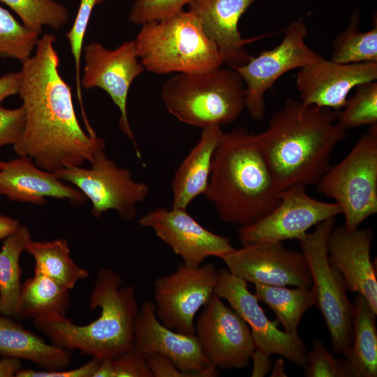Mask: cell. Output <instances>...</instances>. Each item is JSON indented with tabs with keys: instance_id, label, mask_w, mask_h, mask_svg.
Instances as JSON below:
<instances>
[{
	"instance_id": "obj_46",
	"label": "cell",
	"mask_w": 377,
	"mask_h": 377,
	"mask_svg": "<svg viewBox=\"0 0 377 377\" xmlns=\"http://www.w3.org/2000/svg\"><path fill=\"white\" fill-rule=\"evenodd\" d=\"M271 377H286L285 364L283 358H279L275 362L270 375Z\"/></svg>"
},
{
	"instance_id": "obj_20",
	"label": "cell",
	"mask_w": 377,
	"mask_h": 377,
	"mask_svg": "<svg viewBox=\"0 0 377 377\" xmlns=\"http://www.w3.org/2000/svg\"><path fill=\"white\" fill-rule=\"evenodd\" d=\"M373 237L370 228L334 227L327 248L329 263L341 273L347 289L362 295L377 314L376 272L370 257Z\"/></svg>"
},
{
	"instance_id": "obj_32",
	"label": "cell",
	"mask_w": 377,
	"mask_h": 377,
	"mask_svg": "<svg viewBox=\"0 0 377 377\" xmlns=\"http://www.w3.org/2000/svg\"><path fill=\"white\" fill-rule=\"evenodd\" d=\"M39 33L19 22L0 6V57L24 62L31 56Z\"/></svg>"
},
{
	"instance_id": "obj_3",
	"label": "cell",
	"mask_w": 377,
	"mask_h": 377,
	"mask_svg": "<svg viewBox=\"0 0 377 377\" xmlns=\"http://www.w3.org/2000/svg\"><path fill=\"white\" fill-rule=\"evenodd\" d=\"M279 193L256 135L244 127L223 132L204 193L220 219L232 225L253 224L277 205Z\"/></svg>"
},
{
	"instance_id": "obj_34",
	"label": "cell",
	"mask_w": 377,
	"mask_h": 377,
	"mask_svg": "<svg viewBox=\"0 0 377 377\" xmlns=\"http://www.w3.org/2000/svg\"><path fill=\"white\" fill-rule=\"evenodd\" d=\"M312 349L306 353L304 374L306 377H354L345 359H338L319 339H313Z\"/></svg>"
},
{
	"instance_id": "obj_40",
	"label": "cell",
	"mask_w": 377,
	"mask_h": 377,
	"mask_svg": "<svg viewBox=\"0 0 377 377\" xmlns=\"http://www.w3.org/2000/svg\"><path fill=\"white\" fill-rule=\"evenodd\" d=\"M153 377H190L165 355L155 353L146 359Z\"/></svg>"
},
{
	"instance_id": "obj_22",
	"label": "cell",
	"mask_w": 377,
	"mask_h": 377,
	"mask_svg": "<svg viewBox=\"0 0 377 377\" xmlns=\"http://www.w3.org/2000/svg\"><path fill=\"white\" fill-rule=\"evenodd\" d=\"M29 156L5 162L0 169V195L9 200L43 205L46 198L68 199L75 205L87 198L77 188L63 182L53 172L35 165Z\"/></svg>"
},
{
	"instance_id": "obj_7",
	"label": "cell",
	"mask_w": 377,
	"mask_h": 377,
	"mask_svg": "<svg viewBox=\"0 0 377 377\" xmlns=\"http://www.w3.org/2000/svg\"><path fill=\"white\" fill-rule=\"evenodd\" d=\"M318 191L332 198L343 214L344 226L359 228L377 212V125L357 141L339 163L318 182Z\"/></svg>"
},
{
	"instance_id": "obj_21",
	"label": "cell",
	"mask_w": 377,
	"mask_h": 377,
	"mask_svg": "<svg viewBox=\"0 0 377 377\" xmlns=\"http://www.w3.org/2000/svg\"><path fill=\"white\" fill-rule=\"evenodd\" d=\"M256 0H191L188 10L200 21L206 34L215 43L223 64L234 70L251 58L245 46L270 34L242 38L239 21Z\"/></svg>"
},
{
	"instance_id": "obj_44",
	"label": "cell",
	"mask_w": 377,
	"mask_h": 377,
	"mask_svg": "<svg viewBox=\"0 0 377 377\" xmlns=\"http://www.w3.org/2000/svg\"><path fill=\"white\" fill-rule=\"evenodd\" d=\"M20 226L16 219L0 214V239H4Z\"/></svg>"
},
{
	"instance_id": "obj_17",
	"label": "cell",
	"mask_w": 377,
	"mask_h": 377,
	"mask_svg": "<svg viewBox=\"0 0 377 377\" xmlns=\"http://www.w3.org/2000/svg\"><path fill=\"white\" fill-rule=\"evenodd\" d=\"M214 294L226 300L250 326L256 349L279 355L299 367L305 365L306 348L303 341L299 335L279 330L276 322L269 320L255 294L249 290L246 281L228 269H221Z\"/></svg>"
},
{
	"instance_id": "obj_36",
	"label": "cell",
	"mask_w": 377,
	"mask_h": 377,
	"mask_svg": "<svg viewBox=\"0 0 377 377\" xmlns=\"http://www.w3.org/2000/svg\"><path fill=\"white\" fill-rule=\"evenodd\" d=\"M191 0H133L129 20L143 24L154 20L169 18L182 11Z\"/></svg>"
},
{
	"instance_id": "obj_42",
	"label": "cell",
	"mask_w": 377,
	"mask_h": 377,
	"mask_svg": "<svg viewBox=\"0 0 377 377\" xmlns=\"http://www.w3.org/2000/svg\"><path fill=\"white\" fill-rule=\"evenodd\" d=\"M253 361L252 377H264L272 369V360L270 355L255 348L251 358Z\"/></svg>"
},
{
	"instance_id": "obj_25",
	"label": "cell",
	"mask_w": 377,
	"mask_h": 377,
	"mask_svg": "<svg viewBox=\"0 0 377 377\" xmlns=\"http://www.w3.org/2000/svg\"><path fill=\"white\" fill-rule=\"evenodd\" d=\"M70 305L69 289L34 272L31 278L22 284L13 318L35 321L65 318Z\"/></svg>"
},
{
	"instance_id": "obj_4",
	"label": "cell",
	"mask_w": 377,
	"mask_h": 377,
	"mask_svg": "<svg viewBox=\"0 0 377 377\" xmlns=\"http://www.w3.org/2000/svg\"><path fill=\"white\" fill-rule=\"evenodd\" d=\"M121 276L110 268L101 269L89 297L91 310L101 309L100 316L85 325L66 317L33 321L52 344L68 350H77L98 358H114L133 348L134 325L139 307L135 288L122 286Z\"/></svg>"
},
{
	"instance_id": "obj_45",
	"label": "cell",
	"mask_w": 377,
	"mask_h": 377,
	"mask_svg": "<svg viewBox=\"0 0 377 377\" xmlns=\"http://www.w3.org/2000/svg\"><path fill=\"white\" fill-rule=\"evenodd\" d=\"M112 359L101 358L98 367L93 377H114Z\"/></svg>"
},
{
	"instance_id": "obj_13",
	"label": "cell",
	"mask_w": 377,
	"mask_h": 377,
	"mask_svg": "<svg viewBox=\"0 0 377 377\" xmlns=\"http://www.w3.org/2000/svg\"><path fill=\"white\" fill-rule=\"evenodd\" d=\"M84 59L81 87L87 89L98 87L110 96L120 112L119 127L132 141L137 156L141 159L127 113L130 87L145 71L138 60L135 40L125 41L114 50H108L98 42L90 43L84 47Z\"/></svg>"
},
{
	"instance_id": "obj_30",
	"label": "cell",
	"mask_w": 377,
	"mask_h": 377,
	"mask_svg": "<svg viewBox=\"0 0 377 377\" xmlns=\"http://www.w3.org/2000/svg\"><path fill=\"white\" fill-rule=\"evenodd\" d=\"M367 31L360 29V11L355 9L348 26L333 42L331 60L340 64L377 62V19Z\"/></svg>"
},
{
	"instance_id": "obj_39",
	"label": "cell",
	"mask_w": 377,
	"mask_h": 377,
	"mask_svg": "<svg viewBox=\"0 0 377 377\" xmlns=\"http://www.w3.org/2000/svg\"><path fill=\"white\" fill-rule=\"evenodd\" d=\"M101 358L92 357L84 364L73 369L55 371H35L31 369H21L17 377H93L100 363Z\"/></svg>"
},
{
	"instance_id": "obj_2",
	"label": "cell",
	"mask_w": 377,
	"mask_h": 377,
	"mask_svg": "<svg viewBox=\"0 0 377 377\" xmlns=\"http://www.w3.org/2000/svg\"><path fill=\"white\" fill-rule=\"evenodd\" d=\"M338 113L288 98L267 128L256 135L280 191L316 184L330 168L335 147L348 135L337 121Z\"/></svg>"
},
{
	"instance_id": "obj_15",
	"label": "cell",
	"mask_w": 377,
	"mask_h": 377,
	"mask_svg": "<svg viewBox=\"0 0 377 377\" xmlns=\"http://www.w3.org/2000/svg\"><path fill=\"white\" fill-rule=\"evenodd\" d=\"M233 275L267 286L310 288V271L302 251L281 242H260L234 249L221 258Z\"/></svg>"
},
{
	"instance_id": "obj_5",
	"label": "cell",
	"mask_w": 377,
	"mask_h": 377,
	"mask_svg": "<svg viewBox=\"0 0 377 377\" xmlns=\"http://www.w3.org/2000/svg\"><path fill=\"white\" fill-rule=\"evenodd\" d=\"M135 40L142 65L154 73H202L223 64L217 45L188 10L142 24Z\"/></svg>"
},
{
	"instance_id": "obj_31",
	"label": "cell",
	"mask_w": 377,
	"mask_h": 377,
	"mask_svg": "<svg viewBox=\"0 0 377 377\" xmlns=\"http://www.w3.org/2000/svg\"><path fill=\"white\" fill-rule=\"evenodd\" d=\"M20 17L29 29L41 33L45 26L59 29L67 22V8L53 0H0Z\"/></svg>"
},
{
	"instance_id": "obj_11",
	"label": "cell",
	"mask_w": 377,
	"mask_h": 377,
	"mask_svg": "<svg viewBox=\"0 0 377 377\" xmlns=\"http://www.w3.org/2000/svg\"><path fill=\"white\" fill-rule=\"evenodd\" d=\"M219 271L212 263L199 266L180 263L175 271L154 283L156 313L167 327L195 334L194 318L214 294Z\"/></svg>"
},
{
	"instance_id": "obj_23",
	"label": "cell",
	"mask_w": 377,
	"mask_h": 377,
	"mask_svg": "<svg viewBox=\"0 0 377 377\" xmlns=\"http://www.w3.org/2000/svg\"><path fill=\"white\" fill-rule=\"evenodd\" d=\"M223 131L214 124L202 128L200 138L177 169L172 181V207L186 209L205 193L214 151Z\"/></svg>"
},
{
	"instance_id": "obj_12",
	"label": "cell",
	"mask_w": 377,
	"mask_h": 377,
	"mask_svg": "<svg viewBox=\"0 0 377 377\" xmlns=\"http://www.w3.org/2000/svg\"><path fill=\"white\" fill-rule=\"evenodd\" d=\"M277 205L257 222L240 226L242 245L260 242H282L304 238L311 227L341 214L335 202L315 199L304 186H293L279 193Z\"/></svg>"
},
{
	"instance_id": "obj_8",
	"label": "cell",
	"mask_w": 377,
	"mask_h": 377,
	"mask_svg": "<svg viewBox=\"0 0 377 377\" xmlns=\"http://www.w3.org/2000/svg\"><path fill=\"white\" fill-rule=\"evenodd\" d=\"M335 218L317 224L300 243L310 271L316 306L326 323L332 349L346 358L353 343V303L341 273L329 263L327 248Z\"/></svg>"
},
{
	"instance_id": "obj_16",
	"label": "cell",
	"mask_w": 377,
	"mask_h": 377,
	"mask_svg": "<svg viewBox=\"0 0 377 377\" xmlns=\"http://www.w3.org/2000/svg\"><path fill=\"white\" fill-rule=\"evenodd\" d=\"M134 351L146 360L158 353L190 377H216L219 370L204 355L195 334L172 330L161 323L153 301L144 302L134 325Z\"/></svg>"
},
{
	"instance_id": "obj_27",
	"label": "cell",
	"mask_w": 377,
	"mask_h": 377,
	"mask_svg": "<svg viewBox=\"0 0 377 377\" xmlns=\"http://www.w3.org/2000/svg\"><path fill=\"white\" fill-rule=\"evenodd\" d=\"M31 237L28 228L20 226L3 239L0 251V314L13 318L21 290L20 258Z\"/></svg>"
},
{
	"instance_id": "obj_38",
	"label": "cell",
	"mask_w": 377,
	"mask_h": 377,
	"mask_svg": "<svg viewBox=\"0 0 377 377\" xmlns=\"http://www.w3.org/2000/svg\"><path fill=\"white\" fill-rule=\"evenodd\" d=\"M114 377H153L146 360L133 349L112 358Z\"/></svg>"
},
{
	"instance_id": "obj_41",
	"label": "cell",
	"mask_w": 377,
	"mask_h": 377,
	"mask_svg": "<svg viewBox=\"0 0 377 377\" xmlns=\"http://www.w3.org/2000/svg\"><path fill=\"white\" fill-rule=\"evenodd\" d=\"M20 73H8L0 77V105L7 97L18 94Z\"/></svg>"
},
{
	"instance_id": "obj_10",
	"label": "cell",
	"mask_w": 377,
	"mask_h": 377,
	"mask_svg": "<svg viewBox=\"0 0 377 377\" xmlns=\"http://www.w3.org/2000/svg\"><path fill=\"white\" fill-rule=\"evenodd\" d=\"M307 32L302 20L290 22L279 45L256 57H251L246 64L236 69L246 86L245 109L255 121L264 119L265 93L281 76L323 58L306 43Z\"/></svg>"
},
{
	"instance_id": "obj_9",
	"label": "cell",
	"mask_w": 377,
	"mask_h": 377,
	"mask_svg": "<svg viewBox=\"0 0 377 377\" xmlns=\"http://www.w3.org/2000/svg\"><path fill=\"white\" fill-rule=\"evenodd\" d=\"M102 138L95 149L89 168L70 165L54 175L73 184L92 205L91 213L99 218L108 210L116 211L121 219L132 221L137 215L136 205L149 192L147 184L136 182L128 169L118 167L105 153Z\"/></svg>"
},
{
	"instance_id": "obj_47",
	"label": "cell",
	"mask_w": 377,
	"mask_h": 377,
	"mask_svg": "<svg viewBox=\"0 0 377 377\" xmlns=\"http://www.w3.org/2000/svg\"><path fill=\"white\" fill-rule=\"evenodd\" d=\"M4 163L3 161H2L1 159H0V169L3 167V165H4Z\"/></svg>"
},
{
	"instance_id": "obj_26",
	"label": "cell",
	"mask_w": 377,
	"mask_h": 377,
	"mask_svg": "<svg viewBox=\"0 0 377 377\" xmlns=\"http://www.w3.org/2000/svg\"><path fill=\"white\" fill-rule=\"evenodd\" d=\"M376 314L357 293L353 302V343L346 358L354 377L377 376Z\"/></svg>"
},
{
	"instance_id": "obj_33",
	"label": "cell",
	"mask_w": 377,
	"mask_h": 377,
	"mask_svg": "<svg viewBox=\"0 0 377 377\" xmlns=\"http://www.w3.org/2000/svg\"><path fill=\"white\" fill-rule=\"evenodd\" d=\"M337 121L346 129L361 126L377 125V82L356 87L355 94L347 98Z\"/></svg>"
},
{
	"instance_id": "obj_19",
	"label": "cell",
	"mask_w": 377,
	"mask_h": 377,
	"mask_svg": "<svg viewBox=\"0 0 377 377\" xmlns=\"http://www.w3.org/2000/svg\"><path fill=\"white\" fill-rule=\"evenodd\" d=\"M376 79L377 62L340 64L323 57L301 68L295 82L302 103L339 111L352 89Z\"/></svg>"
},
{
	"instance_id": "obj_37",
	"label": "cell",
	"mask_w": 377,
	"mask_h": 377,
	"mask_svg": "<svg viewBox=\"0 0 377 377\" xmlns=\"http://www.w3.org/2000/svg\"><path fill=\"white\" fill-rule=\"evenodd\" d=\"M24 125L25 113L22 106L7 109L0 105V147L17 143L23 134Z\"/></svg>"
},
{
	"instance_id": "obj_43",
	"label": "cell",
	"mask_w": 377,
	"mask_h": 377,
	"mask_svg": "<svg viewBox=\"0 0 377 377\" xmlns=\"http://www.w3.org/2000/svg\"><path fill=\"white\" fill-rule=\"evenodd\" d=\"M22 369L20 359L12 357H2L0 360V377L15 376Z\"/></svg>"
},
{
	"instance_id": "obj_35",
	"label": "cell",
	"mask_w": 377,
	"mask_h": 377,
	"mask_svg": "<svg viewBox=\"0 0 377 377\" xmlns=\"http://www.w3.org/2000/svg\"><path fill=\"white\" fill-rule=\"evenodd\" d=\"M105 0H80L77 15L72 27L66 34L71 51L75 61L76 91L81 106L83 119H86L84 111L81 87V56L84 38L94 8Z\"/></svg>"
},
{
	"instance_id": "obj_14",
	"label": "cell",
	"mask_w": 377,
	"mask_h": 377,
	"mask_svg": "<svg viewBox=\"0 0 377 377\" xmlns=\"http://www.w3.org/2000/svg\"><path fill=\"white\" fill-rule=\"evenodd\" d=\"M203 307L195 327L205 357L217 369L246 367L256 348L248 324L215 294Z\"/></svg>"
},
{
	"instance_id": "obj_1",
	"label": "cell",
	"mask_w": 377,
	"mask_h": 377,
	"mask_svg": "<svg viewBox=\"0 0 377 377\" xmlns=\"http://www.w3.org/2000/svg\"><path fill=\"white\" fill-rule=\"evenodd\" d=\"M51 34L39 38L36 52L24 62L18 95L25 113L23 134L15 145L40 168L55 172L91 162L102 139L87 134L77 118L71 87L59 73L60 59Z\"/></svg>"
},
{
	"instance_id": "obj_18",
	"label": "cell",
	"mask_w": 377,
	"mask_h": 377,
	"mask_svg": "<svg viewBox=\"0 0 377 377\" xmlns=\"http://www.w3.org/2000/svg\"><path fill=\"white\" fill-rule=\"evenodd\" d=\"M139 223L151 228L188 265L199 266L212 256L221 259L235 249L229 238L203 227L186 209L157 208L143 215Z\"/></svg>"
},
{
	"instance_id": "obj_24",
	"label": "cell",
	"mask_w": 377,
	"mask_h": 377,
	"mask_svg": "<svg viewBox=\"0 0 377 377\" xmlns=\"http://www.w3.org/2000/svg\"><path fill=\"white\" fill-rule=\"evenodd\" d=\"M0 355L27 360L47 371L65 369L72 358L70 350L48 344L10 317L4 316H0Z\"/></svg>"
},
{
	"instance_id": "obj_28",
	"label": "cell",
	"mask_w": 377,
	"mask_h": 377,
	"mask_svg": "<svg viewBox=\"0 0 377 377\" xmlns=\"http://www.w3.org/2000/svg\"><path fill=\"white\" fill-rule=\"evenodd\" d=\"M27 251L35 261L34 272L43 274L69 290L89 276V272L71 259L66 239L29 243Z\"/></svg>"
},
{
	"instance_id": "obj_6",
	"label": "cell",
	"mask_w": 377,
	"mask_h": 377,
	"mask_svg": "<svg viewBox=\"0 0 377 377\" xmlns=\"http://www.w3.org/2000/svg\"><path fill=\"white\" fill-rule=\"evenodd\" d=\"M161 96L170 114L201 128L232 123L245 110L244 81L229 67L174 75L163 84Z\"/></svg>"
},
{
	"instance_id": "obj_29",
	"label": "cell",
	"mask_w": 377,
	"mask_h": 377,
	"mask_svg": "<svg viewBox=\"0 0 377 377\" xmlns=\"http://www.w3.org/2000/svg\"><path fill=\"white\" fill-rule=\"evenodd\" d=\"M254 286L256 297L274 312L283 331L293 336L298 335L297 329L302 316L309 309L316 306L313 289L258 283Z\"/></svg>"
}]
</instances>
